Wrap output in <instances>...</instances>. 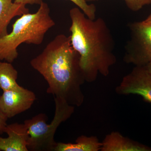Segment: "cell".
<instances>
[{
	"instance_id": "1",
	"label": "cell",
	"mask_w": 151,
	"mask_h": 151,
	"mask_svg": "<svg viewBox=\"0 0 151 151\" xmlns=\"http://www.w3.org/2000/svg\"><path fill=\"white\" fill-rule=\"evenodd\" d=\"M30 63L48 84L47 93L62 98L74 107L84 103L81 87L86 81L79 55L71 45L70 36L57 35Z\"/></svg>"
},
{
	"instance_id": "2",
	"label": "cell",
	"mask_w": 151,
	"mask_h": 151,
	"mask_svg": "<svg viewBox=\"0 0 151 151\" xmlns=\"http://www.w3.org/2000/svg\"><path fill=\"white\" fill-rule=\"evenodd\" d=\"M70 42L79 55V64L85 81L96 80L99 74L107 76L116 63L115 41L102 18L91 19L78 7L69 11Z\"/></svg>"
},
{
	"instance_id": "3",
	"label": "cell",
	"mask_w": 151,
	"mask_h": 151,
	"mask_svg": "<svg viewBox=\"0 0 151 151\" xmlns=\"http://www.w3.org/2000/svg\"><path fill=\"white\" fill-rule=\"evenodd\" d=\"M55 25L48 4L42 1L37 12L21 16L13 25L12 32L0 39V61L13 62L22 44L40 45L47 32Z\"/></svg>"
},
{
	"instance_id": "4",
	"label": "cell",
	"mask_w": 151,
	"mask_h": 151,
	"mask_svg": "<svg viewBox=\"0 0 151 151\" xmlns=\"http://www.w3.org/2000/svg\"><path fill=\"white\" fill-rule=\"evenodd\" d=\"M55 113L50 124L46 123L47 116L44 113L38 114L24 122L27 129L29 138L27 148L31 151H54L57 142L54 136L58 127L69 119L73 114L75 107L65 100L54 97Z\"/></svg>"
},
{
	"instance_id": "5",
	"label": "cell",
	"mask_w": 151,
	"mask_h": 151,
	"mask_svg": "<svg viewBox=\"0 0 151 151\" xmlns=\"http://www.w3.org/2000/svg\"><path fill=\"white\" fill-rule=\"evenodd\" d=\"M130 37L125 46L124 60L135 66L151 62V24L145 20L129 25Z\"/></svg>"
},
{
	"instance_id": "6",
	"label": "cell",
	"mask_w": 151,
	"mask_h": 151,
	"mask_svg": "<svg viewBox=\"0 0 151 151\" xmlns=\"http://www.w3.org/2000/svg\"><path fill=\"white\" fill-rule=\"evenodd\" d=\"M117 94H137L151 103V74L145 66H135L116 88Z\"/></svg>"
},
{
	"instance_id": "7",
	"label": "cell",
	"mask_w": 151,
	"mask_h": 151,
	"mask_svg": "<svg viewBox=\"0 0 151 151\" xmlns=\"http://www.w3.org/2000/svg\"><path fill=\"white\" fill-rule=\"evenodd\" d=\"M36 100L34 92L22 86L3 91L0 96V111L8 119L12 118L29 110Z\"/></svg>"
},
{
	"instance_id": "8",
	"label": "cell",
	"mask_w": 151,
	"mask_h": 151,
	"mask_svg": "<svg viewBox=\"0 0 151 151\" xmlns=\"http://www.w3.org/2000/svg\"><path fill=\"white\" fill-rule=\"evenodd\" d=\"M4 133L6 138L0 137V151H28L29 134L24 124L17 123L7 125Z\"/></svg>"
},
{
	"instance_id": "9",
	"label": "cell",
	"mask_w": 151,
	"mask_h": 151,
	"mask_svg": "<svg viewBox=\"0 0 151 151\" xmlns=\"http://www.w3.org/2000/svg\"><path fill=\"white\" fill-rule=\"evenodd\" d=\"M101 151H151V147L113 132L106 135L102 142Z\"/></svg>"
},
{
	"instance_id": "10",
	"label": "cell",
	"mask_w": 151,
	"mask_h": 151,
	"mask_svg": "<svg viewBox=\"0 0 151 151\" xmlns=\"http://www.w3.org/2000/svg\"><path fill=\"white\" fill-rule=\"evenodd\" d=\"M26 6L13 0H0V39L8 34V26L14 18L29 13Z\"/></svg>"
},
{
	"instance_id": "11",
	"label": "cell",
	"mask_w": 151,
	"mask_h": 151,
	"mask_svg": "<svg viewBox=\"0 0 151 151\" xmlns=\"http://www.w3.org/2000/svg\"><path fill=\"white\" fill-rule=\"evenodd\" d=\"M102 145L96 136L81 135L73 144L57 142L54 151H99L101 150Z\"/></svg>"
},
{
	"instance_id": "12",
	"label": "cell",
	"mask_w": 151,
	"mask_h": 151,
	"mask_svg": "<svg viewBox=\"0 0 151 151\" xmlns=\"http://www.w3.org/2000/svg\"><path fill=\"white\" fill-rule=\"evenodd\" d=\"M18 71L11 63L0 61V88L3 91L20 88L17 79Z\"/></svg>"
},
{
	"instance_id": "13",
	"label": "cell",
	"mask_w": 151,
	"mask_h": 151,
	"mask_svg": "<svg viewBox=\"0 0 151 151\" xmlns=\"http://www.w3.org/2000/svg\"><path fill=\"white\" fill-rule=\"evenodd\" d=\"M74 3L87 17L94 19L96 17V8L93 4H88L85 0H68Z\"/></svg>"
},
{
	"instance_id": "14",
	"label": "cell",
	"mask_w": 151,
	"mask_h": 151,
	"mask_svg": "<svg viewBox=\"0 0 151 151\" xmlns=\"http://www.w3.org/2000/svg\"><path fill=\"white\" fill-rule=\"evenodd\" d=\"M131 10L137 12L144 6L151 4V0H124Z\"/></svg>"
},
{
	"instance_id": "15",
	"label": "cell",
	"mask_w": 151,
	"mask_h": 151,
	"mask_svg": "<svg viewBox=\"0 0 151 151\" xmlns=\"http://www.w3.org/2000/svg\"><path fill=\"white\" fill-rule=\"evenodd\" d=\"M8 118L0 111V135L4 133L5 129L7 125Z\"/></svg>"
},
{
	"instance_id": "16",
	"label": "cell",
	"mask_w": 151,
	"mask_h": 151,
	"mask_svg": "<svg viewBox=\"0 0 151 151\" xmlns=\"http://www.w3.org/2000/svg\"><path fill=\"white\" fill-rule=\"evenodd\" d=\"M43 1L42 0H14V2L17 4L27 5H40Z\"/></svg>"
},
{
	"instance_id": "17",
	"label": "cell",
	"mask_w": 151,
	"mask_h": 151,
	"mask_svg": "<svg viewBox=\"0 0 151 151\" xmlns=\"http://www.w3.org/2000/svg\"><path fill=\"white\" fill-rule=\"evenodd\" d=\"M145 67H146V69L149 71V73L151 74V62L150 63H149L147 65H146V66H145Z\"/></svg>"
},
{
	"instance_id": "18",
	"label": "cell",
	"mask_w": 151,
	"mask_h": 151,
	"mask_svg": "<svg viewBox=\"0 0 151 151\" xmlns=\"http://www.w3.org/2000/svg\"><path fill=\"white\" fill-rule=\"evenodd\" d=\"M145 21L151 24V14L145 20Z\"/></svg>"
},
{
	"instance_id": "19",
	"label": "cell",
	"mask_w": 151,
	"mask_h": 151,
	"mask_svg": "<svg viewBox=\"0 0 151 151\" xmlns=\"http://www.w3.org/2000/svg\"><path fill=\"white\" fill-rule=\"evenodd\" d=\"M86 2L93 1H97V0H85Z\"/></svg>"
}]
</instances>
